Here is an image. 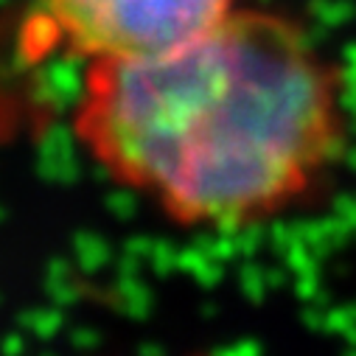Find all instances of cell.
<instances>
[{
  "mask_svg": "<svg viewBox=\"0 0 356 356\" xmlns=\"http://www.w3.org/2000/svg\"><path fill=\"white\" fill-rule=\"evenodd\" d=\"M73 135L168 222L244 230L303 205L342 160L345 79L300 20L238 6L177 48L87 62Z\"/></svg>",
  "mask_w": 356,
  "mask_h": 356,
  "instance_id": "obj_1",
  "label": "cell"
},
{
  "mask_svg": "<svg viewBox=\"0 0 356 356\" xmlns=\"http://www.w3.org/2000/svg\"><path fill=\"white\" fill-rule=\"evenodd\" d=\"M238 6L241 0H42L56 45L84 65L177 48Z\"/></svg>",
  "mask_w": 356,
  "mask_h": 356,
  "instance_id": "obj_2",
  "label": "cell"
}]
</instances>
